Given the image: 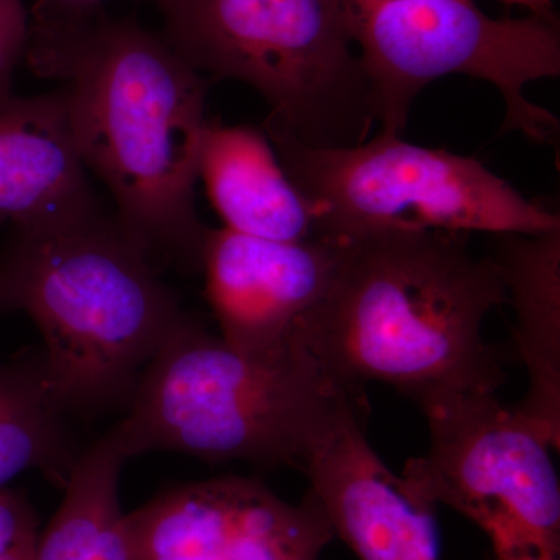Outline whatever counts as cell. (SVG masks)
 I'll return each mask as SVG.
<instances>
[{
	"label": "cell",
	"mask_w": 560,
	"mask_h": 560,
	"mask_svg": "<svg viewBox=\"0 0 560 560\" xmlns=\"http://www.w3.org/2000/svg\"><path fill=\"white\" fill-rule=\"evenodd\" d=\"M24 60L60 83L81 160L124 234L158 271H201L210 228L195 186L212 81L162 33L101 3L36 0Z\"/></svg>",
	"instance_id": "6da1fadb"
},
{
	"label": "cell",
	"mask_w": 560,
	"mask_h": 560,
	"mask_svg": "<svg viewBox=\"0 0 560 560\" xmlns=\"http://www.w3.org/2000/svg\"><path fill=\"white\" fill-rule=\"evenodd\" d=\"M508 302L469 234L388 231L340 241L329 287L294 342L346 388L386 383L419 407L503 385L482 324Z\"/></svg>",
	"instance_id": "7a4b0ae2"
},
{
	"label": "cell",
	"mask_w": 560,
	"mask_h": 560,
	"mask_svg": "<svg viewBox=\"0 0 560 560\" xmlns=\"http://www.w3.org/2000/svg\"><path fill=\"white\" fill-rule=\"evenodd\" d=\"M0 311L38 327L44 375L68 416L128 408L187 315L103 202L13 228L0 253Z\"/></svg>",
	"instance_id": "3957f363"
},
{
	"label": "cell",
	"mask_w": 560,
	"mask_h": 560,
	"mask_svg": "<svg viewBox=\"0 0 560 560\" xmlns=\"http://www.w3.org/2000/svg\"><path fill=\"white\" fill-rule=\"evenodd\" d=\"M300 346L235 349L186 315L140 374L116 423L128 458L178 452L206 460L300 469L313 434L346 397Z\"/></svg>",
	"instance_id": "277c9868"
},
{
	"label": "cell",
	"mask_w": 560,
	"mask_h": 560,
	"mask_svg": "<svg viewBox=\"0 0 560 560\" xmlns=\"http://www.w3.org/2000/svg\"><path fill=\"white\" fill-rule=\"evenodd\" d=\"M162 36L210 81L237 80L270 106V140L308 149L366 142L370 79L340 0H158Z\"/></svg>",
	"instance_id": "5b68a950"
},
{
	"label": "cell",
	"mask_w": 560,
	"mask_h": 560,
	"mask_svg": "<svg viewBox=\"0 0 560 560\" xmlns=\"http://www.w3.org/2000/svg\"><path fill=\"white\" fill-rule=\"evenodd\" d=\"M311 206L316 237L350 241L388 231L539 235L559 213L529 201L475 158L381 135L349 149L270 140Z\"/></svg>",
	"instance_id": "8992f818"
},
{
	"label": "cell",
	"mask_w": 560,
	"mask_h": 560,
	"mask_svg": "<svg viewBox=\"0 0 560 560\" xmlns=\"http://www.w3.org/2000/svg\"><path fill=\"white\" fill-rule=\"evenodd\" d=\"M353 46L370 79L383 135L400 136L416 97L433 81L467 75L503 97L500 132L551 143L559 120L529 102L525 88L560 75L558 21L495 20L474 0H340Z\"/></svg>",
	"instance_id": "52a82bcc"
},
{
	"label": "cell",
	"mask_w": 560,
	"mask_h": 560,
	"mask_svg": "<svg viewBox=\"0 0 560 560\" xmlns=\"http://www.w3.org/2000/svg\"><path fill=\"white\" fill-rule=\"evenodd\" d=\"M420 410L430 445L405 464V489L480 526L492 560H560L559 478L540 431L497 394H458Z\"/></svg>",
	"instance_id": "ba28073f"
},
{
	"label": "cell",
	"mask_w": 560,
	"mask_h": 560,
	"mask_svg": "<svg viewBox=\"0 0 560 560\" xmlns=\"http://www.w3.org/2000/svg\"><path fill=\"white\" fill-rule=\"evenodd\" d=\"M130 560H319L335 539L311 489L300 504L257 478L187 482L125 514Z\"/></svg>",
	"instance_id": "9c48e42d"
},
{
	"label": "cell",
	"mask_w": 560,
	"mask_h": 560,
	"mask_svg": "<svg viewBox=\"0 0 560 560\" xmlns=\"http://www.w3.org/2000/svg\"><path fill=\"white\" fill-rule=\"evenodd\" d=\"M366 394L341 401L313 434L300 467L335 537L360 560H441L436 506L405 489L368 441Z\"/></svg>",
	"instance_id": "30bf717a"
},
{
	"label": "cell",
	"mask_w": 560,
	"mask_h": 560,
	"mask_svg": "<svg viewBox=\"0 0 560 560\" xmlns=\"http://www.w3.org/2000/svg\"><path fill=\"white\" fill-rule=\"evenodd\" d=\"M338 248L331 238L276 242L209 230L201 271L220 337L253 355L293 348L329 287Z\"/></svg>",
	"instance_id": "8fae6325"
},
{
	"label": "cell",
	"mask_w": 560,
	"mask_h": 560,
	"mask_svg": "<svg viewBox=\"0 0 560 560\" xmlns=\"http://www.w3.org/2000/svg\"><path fill=\"white\" fill-rule=\"evenodd\" d=\"M88 173L60 90L0 101V228L101 205Z\"/></svg>",
	"instance_id": "7c38bea8"
},
{
	"label": "cell",
	"mask_w": 560,
	"mask_h": 560,
	"mask_svg": "<svg viewBox=\"0 0 560 560\" xmlns=\"http://www.w3.org/2000/svg\"><path fill=\"white\" fill-rule=\"evenodd\" d=\"M495 261L515 311L514 342L528 393L514 405L552 448L560 447V230L492 234Z\"/></svg>",
	"instance_id": "4fadbf2b"
},
{
	"label": "cell",
	"mask_w": 560,
	"mask_h": 560,
	"mask_svg": "<svg viewBox=\"0 0 560 560\" xmlns=\"http://www.w3.org/2000/svg\"><path fill=\"white\" fill-rule=\"evenodd\" d=\"M198 178L228 230L276 242L316 237L311 206L287 176L264 130L208 120Z\"/></svg>",
	"instance_id": "5bb4252c"
},
{
	"label": "cell",
	"mask_w": 560,
	"mask_h": 560,
	"mask_svg": "<svg viewBox=\"0 0 560 560\" xmlns=\"http://www.w3.org/2000/svg\"><path fill=\"white\" fill-rule=\"evenodd\" d=\"M128 459L116 427L81 452L60 508L40 530L35 560H130L119 497Z\"/></svg>",
	"instance_id": "9a60e30c"
},
{
	"label": "cell",
	"mask_w": 560,
	"mask_h": 560,
	"mask_svg": "<svg viewBox=\"0 0 560 560\" xmlns=\"http://www.w3.org/2000/svg\"><path fill=\"white\" fill-rule=\"evenodd\" d=\"M51 396L38 353L0 360V490L28 470L65 489L81 452Z\"/></svg>",
	"instance_id": "2e32d148"
},
{
	"label": "cell",
	"mask_w": 560,
	"mask_h": 560,
	"mask_svg": "<svg viewBox=\"0 0 560 560\" xmlns=\"http://www.w3.org/2000/svg\"><path fill=\"white\" fill-rule=\"evenodd\" d=\"M39 518L25 493L0 490V560H35Z\"/></svg>",
	"instance_id": "e0dca14e"
},
{
	"label": "cell",
	"mask_w": 560,
	"mask_h": 560,
	"mask_svg": "<svg viewBox=\"0 0 560 560\" xmlns=\"http://www.w3.org/2000/svg\"><path fill=\"white\" fill-rule=\"evenodd\" d=\"M28 24L24 0H0V101L13 95L14 73L27 49Z\"/></svg>",
	"instance_id": "ac0fdd59"
},
{
	"label": "cell",
	"mask_w": 560,
	"mask_h": 560,
	"mask_svg": "<svg viewBox=\"0 0 560 560\" xmlns=\"http://www.w3.org/2000/svg\"><path fill=\"white\" fill-rule=\"evenodd\" d=\"M510 5H522L530 11L533 16L541 20L556 21L555 10H552L551 0H501Z\"/></svg>",
	"instance_id": "d6986e66"
},
{
	"label": "cell",
	"mask_w": 560,
	"mask_h": 560,
	"mask_svg": "<svg viewBox=\"0 0 560 560\" xmlns=\"http://www.w3.org/2000/svg\"><path fill=\"white\" fill-rule=\"evenodd\" d=\"M57 2H66V3H101L102 0H57Z\"/></svg>",
	"instance_id": "ffe728a7"
}]
</instances>
